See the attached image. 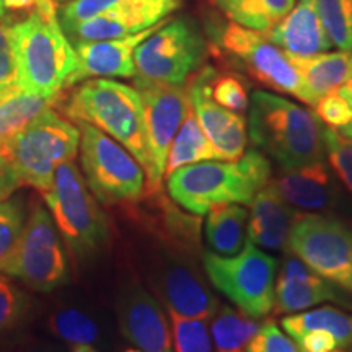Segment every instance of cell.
Segmentation results:
<instances>
[{"mask_svg": "<svg viewBox=\"0 0 352 352\" xmlns=\"http://www.w3.org/2000/svg\"><path fill=\"white\" fill-rule=\"evenodd\" d=\"M250 206L252 212L248 214L246 227V239L250 243L271 252H287L290 228L300 210L287 204L271 183L254 196Z\"/></svg>", "mask_w": 352, "mask_h": 352, "instance_id": "cell-22", "label": "cell"}, {"mask_svg": "<svg viewBox=\"0 0 352 352\" xmlns=\"http://www.w3.org/2000/svg\"><path fill=\"white\" fill-rule=\"evenodd\" d=\"M296 342L302 352H341L333 334L324 329H314L302 334Z\"/></svg>", "mask_w": 352, "mask_h": 352, "instance_id": "cell-40", "label": "cell"}, {"mask_svg": "<svg viewBox=\"0 0 352 352\" xmlns=\"http://www.w3.org/2000/svg\"><path fill=\"white\" fill-rule=\"evenodd\" d=\"M284 331L297 341L302 334L314 329L331 333L341 352H352V314L336 307H320L303 310V314L285 316L280 321Z\"/></svg>", "mask_w": 352, "mask_h": 352, "instance_id": "cell-25", "label": "cell"}, {"mask_svg": "<svg viewBox=\"0 0 352 352\" xmlns=\"http://www.w3.org/2000/svg\"><path fill=\"white\" fill-rule=\"evenodd\" d=\"M248 139L280 168L327 160L323 122L310 109L283 95L256 90L250 96Z\"/></svg>", "mask_w": 352, "mask_h": 352, "instance_id": "cell-2", "label": "cell"}, {"mask_svg": "<svg viewBox=\"0 0 352 352\" xmlns=\"http://www.w3.org/2000/svg\"><path fill=\"white\" fill-rule=\"evenodd\" d=\"M54 100L28 94L15 88L10 94L0 96V144L19 134L32 122L39 113L51 108Z\"/></svg>", "mask_w": 352, "mask_h": 352, "instance_id": "cell-29", "label": "cell"}, {"mask_svg": "<svg viewBox=\"0 0 352 352\" xmlns=\"http://www.w3.org/2000/svg\"><path fill=\"white\" fill-rule=\"evenodd\" d=\"M324 302L352 311V292L318 276L294 254L285 256L276 283L274 314L292 315Z\"/></svg>", "mask_w": 352, "mask_h": 352, "instance_id": "cell-17", "label": "cell"}, {"mask_svg": "<svg viewBox=\"0 0 352 352\" xmlns=\"http://www.w3.org/2000/svg\"><path fill=\"white\" fill-rule=\"evenodd\" d=\"M164 21L140 33L131 34V36L101 39V41L72 43L77 54V69L72 74V77L69 78L67 88L78 85V83L88 80V78H134L135 50Z\"/></svg>", "mask_w": 352, "mask_h": 352, "instance_id": "cell-19", "label": "cell"}, {"mask_svg": "<svg viewBox=\"0 0 352 352\" xmlns=\"http://www.w3.org/2000/svg\"><path fill=\"white\" fill-rule=\"evenodd\" d=\"M118 320L127 341L142 352H175L170 321L160 303L142 285L134 283L122 290Z\"/></svg>", "mask_w": 352, "mask_h": 352, "instance_id": "cell-18", "label": "cell"}, {"mask_svg": "<svg viewBox=\"0 0 352 352\" xmlns=\"http://www.w3.org/2000/svg\"><path fill=\"white\" fill-rule=\"evenodd\" d=\"M287 253L352 292V228L333 215L298 214L290 228Z\"/></svg>", "mask_w": 352, "mask_h": 352, "instance_id": "cell-13", "label": "cell"}, {"mask_svg": "<svg viewBox=\"0 0 352 352\" xmlns=\"http://www.w3.org/2000/svg\"><path fill=\"white\" fill-rule=\"evenodd\" d=\"M202 266L209 283L241 314L263 320L274 308L277 259L246 241L235 256H220L212 252L202 253Z\"/></svg>", "mask_w": 352, "mask_h": 352, "instance_id": "cell-11", "label": "cell"}, {"mask_svg": "<svg viewBox=\"0 0 352 352\" xmlns=\"http://www.w3.org/2000/svg\"><path fill=\"white\" fill-rule=\"evenodd\" d=\"M50 329L59 340L74 344H94L100 338V328L87 314L76 308H64L50 318Z\"/></svg>", "mask_w": 352, "mask_h": 352, "instance_id": "cell-31", "label": "cell"}, {"mask_svg": "<svg viewBox=\"0 0 352 352\" xmlns=\"http://www.w3.org/2000/svg\"><path fill=\"white\" fill-rule=\"evenodd\" d=\"M271 178L267 157L250 148L239 160H208L175 170L166 176V191L175 204L202 217L217 206H250Z\"/></svg>", "mask_w": 352, "mask_h": 352, "instance_id": "cell-1", "label": "cell"}, {"mask_svg": "<svg viewBox=\"0 0 352 352\" xmlns=\"http://www.w3.org/2000/svg\"><path fill=\"white\" fill-rule=\"evenodd\" d=\"M188 96L196 120L199 122L220 160H239L246 152L248 129L243 114L220 107L210 98L208 88V65L191 77Z\"/></svg>", "mask_w": 352, "mask_h": 352, "instance_id": "cell-16", "label": "cell"}, {"mask_svg": "<svg viewBox=\"0 0 352 352\" xmlns=\"http://www.w3.org/2000/svg\"><path fill=\"white\" fill-rule=\"evenodd\" d=\"M210 46L199 21L192 16L166 19L134 52L140 80L186 85L206 65Z\"/></svg>", "mask_w": 352, "mask_h": 352, "instance_id": "cell-8", "label": "cell"}, {"mask_svg": "<svg viewBox=\"0 0 352 352\" xmlns=\"http://www.w3.org/2000/svg\"><path fill=\"white\" fill-rule=\"evenodd\" d=\"M28 310V297L0 272V334L15 328Z\"/></svg>", "mask_w": 352, "mask_h": 352, "instance_id": "cell-36", "label": "cell"}, {"mask_svg": "<svg viewBox=\"0 0 352 352\" xmlns=\"http://www.w3.org/2000/svg\"><path fill=\"white\" fill-rule=\"evenodd\" d=\"M2 2L6 12H32L38 6H41L44 0H2Z\"/></svg>", "mask_w": 352, "mask_h": 352, "instance_id": "cell-42", "label": "cell"}, {"mask_svg": "<svg viewBox=\"0 0 352 352\" xmlns=\"http://www.w3.org/2000/svg\"><path fill=\"white\" fill-rule=\"evenodd\" d=\"M134 88L142 100L145 134L151 153L145 191H153L162 188L170 145L191 103L186 85H166L134 78Z\"/></svg>", "mask_w": 352, "mask_h": 352, "instance_id": "cell-14", "label": "cell"}, {"mask_svg": "<svg viewBox=\"0 0 352 352\" xmlns=\"http://www.w3.org/2000/svg\"><path fill=\"white\" fill-rule=\"evenodd\" d=\"M287 56L316 101L338 90L352 77V51L338 50L314 56Z\"/></svg>", "mask_w": 352, "mask_h": 352, "instance_id": "cell-23", "label": "cell"}, {"mask_svg": "<svg viewBox=\"0 0 352 352\" xmlns=\"http://www.w3.org/2000/svg\"><path fill=\"white\" fill-rule=\"evenodd\" d=\"M182 7V0H69L57 19L70 43L124 38L152 28Z\"/></svg>", "mask_w": 352, "mask_h": 352, "instance_id": "cell-6", "label": "cell"}, {"mask_svg": "<svg viewBox=\"0 0 352 352\" xmlns=\"http://www.w3.org/2000/svg\"><path fill=\"white\" fill-rule=\"evenodd\" d=\"M80 144L77 124L64 120L54 109L46 108L19 134L0 144L21 183L36 188L39 192L51 189L56 166L74 160Z\"/></svg>", "mask_w": 352, "mask_h": 352, "instance_id": "cell-7", "label": "cell"}, {"mask_svg": "<svg viewBox=\"0 0 352 352\" xmlns=\"http://www.w3.org/2000/svg\"><path fill=\"white\" fill-rule=\"evenodd\" d=\"M314 113L324 126L338 132L349 126L352 121L349 103L338 90L321 96L315 103Z\"/></svg>", "mask_w": 352, "mask_h": 352, "instance_id": "cell-38", "label": "cell"}, {"mask_svg": "<svg viewBox=\"0 0 352 352\" xmlns=\"http://www.w3.org/2000/svg\"><path fill=\"white\" fill-rule=\"evenodd\" d=\"M208 88L210 98L233 113L245 114L250 107L248 85L235 72H219L208 65Z\"/></svg>", "mask_w": 352, "mask_h": 352, "instance_id": "cell-30", "label": "cell"}, {"mask_svg": "<svg viewBox=\"0 0 352 352\" xmlns=\"http://www.w3.org/2000/svg\"><path fill=\"white\" fill-rule=\"evenodd\" d=\"M245 352H302L297 342L290 340L274 321H266L248 342Z\"/></svg>", "mask_w": 352, "mask_h": 352, "instance_id": "cell-39", "label": "cell"}, {"mask_svg": "<svg viewBox=\"0 0 352 352\" xmlns=\"http://www.w3.org/2000/svg\"><path fill=\"white\" fill-rule=\"evenodd\" d=\"M175 352H214L212 340L204 320L184 318L168 311Z\"/></svg>", "mask_w": 352, "mask_h": 352, "instance_id": "cell-33", "label": "cell"}, {"mask_svg": "<svg viewBox=\"0 0 352 352\" xmlns=\"http://www.w3.org/2000/svg\"><path fill=\"white\" fill-rule=\"evenodd\" d=\"M76 124L80 131L82 175L96 201L103 206H118L142 199L147 183L135 157L95 126Z\"/></svg>", "mask_w": 352, "mask_h": 352, "instance_id": "cell-10", "label": "cell"}, {"mask_svg": "<svg viewBox=\"0 0 352 352\" xmlns=\"http://www.w3.org/2000/svg\"><path fill=\"white\" fill-rule=\"evenodd\" d=\"M333 46L352 51V0H315Z\"/></svg>", "mask_w": 352, "mask_h": 352, "instance_id": "cell-32", "label": "cell"}, {"mask_svg": "<svg viewBox=\"0 0 352 352\" xmlns=\"http://www.w3.org/2000/svg\"><path fill=\"white\" fill-rule=\"evenodd\" d=\"M338 91H340V94L346 98L347 103H349L351 113H352V77L344 83V85L338 88ZM340 134L344 135V138H347V139H352V121H351L349 126L344 127V129H342V131H340Z\"/></svg>", "mask_w": 352, "mask_h": 352, "instance_id": "cell-43", "label": "cell"}, {"mask_svg": "<svg viewBox=\"0 0 352 352\" xmlns=\"http://www.w3.org/2000/svg\"><path fill=\"white\" fill-rule=\"evenodd\" d=\"M10 28L19 87L56 101L76 72L77 54L57 19L54 0H44Z\"/></svg>", "mask_w": 352, "mask_h": 352, "instance_id": "cell-3", "label": "cell"}, {"mask_svg": "<svg viewBox=\"0 0 352 352\" xmlns=\"http://www.w3.org/2000/svg\"><path fill=\"white\" fill-rule=\"evenodd\" d=\"M23 352H50V351H46V349H26Z\"/></svg>", "mask_w": 352, "mask_h": 352, "instance_id": "cell-46", "label": "cell"}, {"mask_svg": "<svg viewBox=\"0 0 352 352\" xmlns=\"http://www.w3.org/2000/svg\"><path fill=\"white\" fill-rule=\"evenodd\" d=\"M232 23L267 33L292 10L297 0H212Z\"/></svg>", "mask_w": 352, "mask_h": 352, "instance_id": "cell-26", "label": "cell"}, {"mask_svg": "<svg viewBox=\"0 0 352 352\" xmlns=\"http://www.w3.org/2000/svg\"><path fill=\"white\" fill-rule=\"evenodd\" d=\"M323 142L329 165L352 195V139L323 124Z\"/></svg>", "mask_w": 352, "mask_h": 352, "instance_id": "cell-35", "label": "cell"}, {"mask_svg": "<svg viewBox=\"0 0 352 352\" xmlns=\"http://www.w3.org/2000/svg\"><path fill=\"white\" fill-rule=\"evenodd\" d=\"M212 318L210 333L215 352H245L248 342L263 324L230 305H219Z\"/></svg>", "mask_w": 352, "mask_h": 352, "instance_id": "cell-28", "label": "cell"}, {"mask_svg": "<svg viewBox=\"0 0 352 352\" xmlns=\"http://www.w3.org/2000/svg\"><path fill=\"white\" fill-rule=\"evenodd\" d=\"M215 51L232 67L277 94L289 95L314 108L316 100L290 63L289 56L271 43L264 33L223 21L210 30Z\"/></svg>", "mask_w": 352, "mask_h": 352, "instance_id": "cell-9", "label": "cell"}, {"mask_svg": "<svg viewBox=\"0 0 352 352\" xmlns=\"http://www.w3.org/2000/svg\"><path fill=\"white\" fill-rule=\"evenodd\" d=\"M270 183L287 204L307 212L333 209L341 196L327 160L298 168H280V173L271 178Z\"/></svg>", "mask_w": 352, "mask_h": 352, "instance_id": "cell-20", "label": "cell"}, {"mask_svg": "<svg viewBox=\"0 0 352 352\" xmlns=\"http://www.w3.org/2000/svg\"><path fill=\"white\" fill-rule=\"evenodd\" d=\"M0 272L39 292H51L69 280L67 250L51 212L38 199L33 201L19 243Z\"/></svg>", "mask_w": 352, "mask_h": 352, "instance_id": "cell-12", "label": "cell"}, {"mask_svg": "<svg viewBox=\"0 0 352 352\" xmlns=\"http://www.w3.org/2000/svg\"><path fill=\"white\" fill-rule=\"evenodd\" d=\"M26 217H28V212L21 197L10 196L0 202V267L19 243Z\"/></svg>", "mask_w": 352, "mask_h": 352, "instance_id": "cell-34", "label": "cell"}, {"mask_svg": "<svg viewBox=\"0 0 352 352\" xmlns=\"http://www.w3.org/2000/svg\"><path fill=\"white\" fill-rule=\"evenodd\" d=\"M264 34L277 47L294 56H314L334 47L315 0H297L292 10Z\"/></svg>", "mask_w": 352, "mask_h": 352, "instance_id": "cell-21", "label": "cell"}, {"mask_svg": "<svg viewBox=\"0 0 352 352\" xmlns=\"http://www.w3.org/2000/svg\"><path fill=\"white\" fill-rule=\"evenodd\" d=\"M6 7H3V2L2 0H0V19H3V16H6Z\"/></svg>", "mask_w": 352, "mask_h": 352, "instance_id": "cell-45", "label": "cell"}, {"mask_svg": "<svg viewBox=\"0 0 352 352\" xmlns=\"http://www.w3.org/2000/svg\"><path fill=\"white\" fill-rule=\"evenodd\" d=\"M182 253L186 252L170 248V254L153 276V287L168 311L208 321L217 311L219 298L196 264Z\"/></svg>", "mask_w": 352, "mask_h": 352, "instance_id": "cell-15", "label": "cell"}, {"mask_svg": "<svg viewBox=\"0 0 352 352\" xmlns=\"http://www.w3.org/2000/svg\"><path fill=\"white\" fill-rule=\"evenodd\" d=\"M124 352H142V351H139V349H127Z\"/></svg>", "mask_w": 352, "mask_h": 352, "instance_id": "cell-47", "label": "cell"}, {"mask_svg": "<svg viewBox=\"0 0 352 352\" xmlns=\"http://www.w3.org/2000/svg\"><path fill=\"white\" fill-rule=\"evenodd\" d=\"M248 210L240 204H223L212 208L206 219V243L210 252L220 256H235L245 248Z\"/></svg>", "mask_w": 352, "mask_h": 352, "instance_id": "cell-24", "label": "cell"}, {"mask_svg": "<svg viewBox=\"0 0 352 352\" xmlns=\"http://www.w3.org/2000/svg\"><path fill=\"white\" fill-rule=\"evenodd\" d=\"M21 179L13 168L6 153L0 151V202L13 196V192L21 186Z\"/></svg>", "mask_w": 352, "mask_h": 352, "instance_id": "cell-41", "label": "cell"}, {"mask_svg": "<svg viewBox=\"0 0 352 352\" xmlns=\"http://www.w3.org/2000/svg\"><path fill=\"white\" fill-rule=\"evenodd\" d=\"M74 122H87L129 151L147 175L151 168L144 107L139 91L111 78H88L77 85L64 107Z\"/></svg>", "mask_w": 352, "mask_h": 352, "instance_id": "cell-4", "label": "cell"}, {"mask_svg": "<svg viewBox=\"0 0 352 352\" xmlns=\"http://www.w3.org/2000/svg\"><path fill=\"white\" fill-rule=\"evenodd\" d=\"M220 160L217 152L214 151L212 144L209 142L208 135L204 134L196 114L189 107L186 116L175 134L173 142L170 145L168 157H166L165 178L175 170L182 168L184 165L199 164V162Z\"/></svg>", "mask_w": 352, "mask_h": 352, "instance_id": "cell-27", "label": "cell"}, {"mask_svg": "<svg viewBox=\"0 0 352 352\" xmlns=\"http://www.w3.org/2000/svg\"><path fill=\"white\" fill-rule=\"evenodd\" d=\"M70 352H98L94 347V344H74Z\"/></svg>", "mask_w": 352, "mask_h": 352, "instance_id": "cell-44", "label": "cell"}, {"mask_svg": "<svg viewBox=\"0 0 352 352\" xmlns=\"http://www.w3.org/2000/svg\"><path fill=\"white\" fill-rule=\"evenodd\" d=\"M10 25L6 16L0 19V96L20 88Z\"/></svg>", "mask_w": 352, "mask_h": 352, "instance_id": "cell-37", "label": "cell"}, {"mask_svg": "<svg viewBox=\"0 0 352 352\" xmlns=\"http://www.w3.org/2000/svg\"><path fill=\"white\" fill-rule=\"evenodd\" d=\"M54 2H59V3H64V2H69V0H54Z\"/></svg>", "mask_w": 352, "mask_h": 352, "instance_id": "cell-48", "label": "cell"}, {"mask_svg": "<svg viewBox=\"0 0 352 352\" xmlns=\"http://www.w3.org/2000/svg\"><path fill=\"white\" fill-rule=\"evenodd\" d=\"M65 248L78 261H88L107 250L109 223L74 160L56 166L51 189L43 192Z\"/></svg>", "mask_w": 352, "mask_h": 352, "instance_id": "cell-5", "label": "cell"}]
</instances>
